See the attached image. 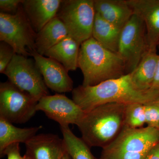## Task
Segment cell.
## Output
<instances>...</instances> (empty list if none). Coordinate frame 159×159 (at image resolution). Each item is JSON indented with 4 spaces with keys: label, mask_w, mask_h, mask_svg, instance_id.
<instances>
[{
    "label": "cell",
    "mask_w": 159,
    "mask_h": 159,
    "mask_svg": "<svg viewBox=\"0 0 159 159\" xmlns=\"http://www.w3.org/2000/svg\"><path fill=\"white\" fill-rule=\"evenodd\" d=\"M72 99L84 112L106 103L145 104L159 97V90H139L132 82L130 74L107 80L93 86H78L72 92Z\"/></svg>",
    "instance_id": "1"
},
{
    "label": "cell",
    "mask_w": 159,
    "mask_h": 159,
    "mask_svg": "<svg viewBox=\"0 0 159 159\" xmlns=\"http://www.w3.org/2000/svg\"><path fill=\"white\" fill-rule=\"evenodd\" d=\"M126 104L106 103L85 112L77 126L90 147L105 148L119 136L125 125Z\"/></svg>",
    "instance_id": "2"
},
{
    "label": "cell",
    "mask_w": 159,
    "mask_h": 159,
    "mask_svg": "<svg viewBox=\"0 0 159 159\" xmlns=\"http://www.w3.org/2000/svg\"><path fill=\"white\" fill-rule=\"evenodd\" d=\"M78 67L83 75V86H93L126 74L122 57L102 47L93 37L80 45Z\"/></svg>",
    "instance_id": "3"
},
{
    "label": "cell",
    "mask_w": 159,
    "mask_h": 159,
    "mask_svg": "<svg viewBox=\"0 0 159 159\" xmlns=\"http://www.w3.org/2000/svg\"><path fill=\"white\" fill-rule=\"evenodd\" d=\"M158 142L159 128L147 126L134 129L124 125L113 142L102 148L99 159H143L148 150Z\"/></svg>",
    "instance_id": "4"
},
{
    "label": "cell",
    "mask_w": 159,
    "mask_h": 159,
    "mask_svg": "<svg viewBox=\"0 0 159 159\" xmlns=\"http://www.w3.org/2000/svg\"><path fill=\"white\" fill-rule=\"evenodd\" d=\"M36 34L22 4L16 14L0 12V41L11 46L16 54L31 56L36 51Z\"/></svg>",
    "instance_id": "5"
},
{
    "label": "cell",
    "mask_w": 159,
    "mask_h": 159,
    "mask_svg": "<svg viewBox=\"0 0 159 159\" xmlns=\"http://www.w3.org/2000/svg\"><path fill=\"white\" fill-rule=\"evenodd\" d=\"M96 14L94 0H64L57 16L69 35L81 45L92 37Z\"/></svg>",
    "instance_id": "6"
},
{
    "label": "cell",
    "mask_w": 159,
    "mask_h": 159,
    "mask_svg": "<svg viewBox=\"0 0 159 159\" xmlns=\"http://www.w3.org/2000/svg\"><path fill=\"white\" fill-rule=\"evenodd\" d=\"M3 74L11 83L38 101L49 95L48 88L34 58L15 54Z\"/></svg>",
    "instance_id": "7"
},
{
    "label": "cell",
    "mask_w": 159,
    "mask_h": 159,
    "mask_svg": "<svg viewBox=\"0 0 159 159\" xmlns=\"http://www.w3.org/2000/svg\"><path fill=\"white\" fill-rule=\"evenodd\" d=\"M38 102L9 80L0 84V118L12 123H26L37 111Z\"/></svg>",
    "instance_id": "8"
},
{
    "label": "cell",
    "mask_w": 159,
    "mask_h": 159,
    "mask_svg": "<svg viewBox=\"0 0 159 159\" xmlns=\"http://www.w3.org/2000/svg\"><path fill=\"white\" fill-rule=\"evenodd\" d=\"M147 51L145 24L134 14L121 30L119 41L118 54L125 62L126 74L136 69Z\"/></svg>",
    "instance_id": "9"
},
{
    "label": "cell",
    "mask_w": 159,
    "mask_h": 159,
    "mask_svg": "<svg viewBox=\"0 0 159 159\" xmlns=\"http://www.w3.org/2000/svg\"><path fill=\"white\" fill-rule=\"evenodd\" d=\"M36 110L42 111L49 119L59 123L61 127L78 125L85 114L73 99L61 94L42 98L38 102Z\"/></svg>",
    "instance_id": "10"
},
{
    "label": "cell",
    "mask_w": 159,
    "mask_h": 159,
    "mask_svg": "<svg viewBox=\"0 0 159 159\" xmlns=\"http://www.w3.org/2000/svg\"><path fill=\"white\" fill-rule=\"evenodd\" d=\"M48 88L57 93H69L74 89V82L68 71L60 63L34 51L31 53Z\"/></svg>",
    "instance_id": "11"
},
{
    "label": "cell",
    "mask_w": 159,
    "mask_h": 159,
    "mask_svg": "<svg viewBox=\"0 0 159 159\" xmlns=\"http://www.w3.org/2000/svg\"><path fill=\"white\" fill-rule=\"evenodd\" d=\"M134 14L145 24L148 51L157 52L159 43V0H126Z\"/></svg>",
    "instance_id": "12"
},
{
    "label": "cell",
    "mask_w": 159,
    "mask_h": 159,
    "mask_svg": "<svg viewBox=\"0 0 159 159\" xmlns=\"http://www.w3.org/2000/svg\"><path fill=\"white\" fill-rule=\"evenodd\" d=\"M25 144L31 159H61L66 152L63 139L54 134H36Z\"/></svg>",
    "instance_id": "13"
},
{
    "label": "cell",
    "mask_w": 159,
    "mask_h": 159,
    "mask_svg": "<svg viewBox=\"0 0 159 159\" xmlns=\"http://www.w3.org/2000/svg\"><path fill=\"white\" fill-rule=\"evenodd\" d=\"M61 0H23L22 5L34 31L38 33L57 16Z\"/></svg>",
    "instance_id": "14"
},
{
    "label": "cell",
    "mask_w": 159,
    "mask_h": 159,
    "mask_svg": "<svg viewBox=\"0 0 159 159\" xmlns=\"http://www.w3.org/2000/svg\"><path fill=\"white\" fill-rule=\"evenodd\" d=\"M94 3L97 13L121 29L134 14L126 0H94Z\"/></svg>",
    "instance_id": "15"
},
{
    "label": "cell",
    "mask_w": 159,
    "mask_h": 159,
    "mask_svg": "<svg viewBox=\"0 0 159 159\" xmlns=\"http://www.w3.org/2000/svg\"><path fill=\"white\" fill-rule=\"evenodd\" d=\"M68 32L63 23L55 16L36 34V51L41 55L68 36Z\"/></svg>",
    "instance_id": "16"
},
{
    "label": "cell",
    "mask_w": 159,
    "mask_h": 159,
    "mask_svg": "<svg viewBox=\"0 0 159 159\" xmlns=\"http://www.w3.org/2000/svg\"><path fill=\"white\" fill-rule=\"evenodd\" d=\"M159 60L157 52L148 50L145 52L137 67L129 74L136 88L142 91L151 89Z\"/></svg>",
    "instance_id": "17"
},
{
    "label": "cell",
    "mask_w": 159,
    "mask_h": 159,
    "mask_svg": "<svg viewBox=\"0 0 159 159\" xmlns=\"http://www.w3.org/2000/svg\"><path fill=\"white\" fill-rule=\"evenodd\" d=\"M81 45L68 35L46 52L44 56L57 61L67 70H76L78 67V57Z\"/></svg>",
    "instance_id": "18"
},
{
    "label": "cell",
    "mask_w": 159,
    "mask_h": 159,
    "mask_svg": "<svg viewBox=\"0 0 159 159\" xmlns=\"http://www.w3.org/2000/svg\"><path fill=\"white\" fill-rule=\"evenodd\" d=\"M42 128V126L30 128L16 127L11 122L0 118V156L7 146L15 143L25 144Z\"/></svg>",
    "instance_id": "19"
},
{
    "label": "cell",
    "mask_w": 159,
    "mask_h": 159,
    "mask_svg": "<svg viewBox=\"0 0 159 159\" xmlns=\"http://www.w3.org/2000/svg\"><path fill=\"white\" fill-rule=\"evenodd\" d=\"M121 30L107 21L96 12L92 37L102 47L118 54Z\"/></svg>",
    "instance_id": "20"
},
{
    "label": "cell",
    "mask_w": 159,
    "mask_h": 159,
    "mask_svg": "<svg viewBox=\"0 0 159 159\" xmlns=\"http://www.w3.org/2000/svg\"><path fill=\"white\" fill-rule=\"evenodd\" d=\"M66 152L72 159H99L91 152L90 147L82 138L76 136L69 126L61 127Z\"/></svg>",
    "instance_id": "21"
},
{
    "label": "cell",
    "mask_w": 159,
    "mask_h": 159,
    "mask_svg": "<svg viewBox=\"0 0 159 159\" xmlns=\"http://www.w3.org/2000/svg\"><path fill=\"white\" fill-rule=\"evenodd\" d=\"M146 124L144 104L133 103L126 104L125 126L130 128L143 127Z\"/></svg>",
    "instance_id": "22"
},
{
    "label": "cell",
    "mask_w": 159,
    "mask_h": 159,
    "mask_svg": "<svg viewBox=\"0 0 159 159\" xmlns=\"http://www.w3.org/2000/svg\"><path fill=\"white\" fill-rule=\"evenodd\" d=\"M147 126L159 128V97L144 104Z\"/></svg>",
    "instance_id": "23"
},
{
    "label": "cell",
    "mask_w": 159,
    "mask_h": 159,
    "mask_svg": "<svg viewBox=\"0 0 159 159\" xmlns=\"http://www.w3.org/2000/svg\"><path fill=\"white\" fill-rule=\"evenodd\" d=\"M14 49L5 42L0 43V73L3 74L13 58L15 54Z\"/></svg>",
    "instance_id": "24"
},
{
    "label": "cell",
    "mask_w": 159,
    "mask_h": 159,
    "mask_svg": "<svg viewBox=\"0 0 159 159\" xmlns=\"http://www.w3.org/2000/svg\"><path fill=\"white\" fill-rule=\"evenodd\" d=\"M23 0H1V12L9 14L16 13L19 8L21 5Z\"/></svg>",
    "instance_id": "25"
},
{
    "label": "cell",
    "mask_w": 159,
    "mask_h": 159,
    "mask_svg": "<svg viewBox=\"0 0 159 159\" xmlns=\"http://www.w3.org/2000/svg\"><path fill=\"white\" fill-rule=\"evenodd\" d=\"M5 155L7 156V159H23V157L21 156L20 143H13L7 146L2 157Z\"/></svg>",
    "instance_id": "26"
},
{
    "label": "cell",
    "mask_w": 159,
    "mask_h": 159,
    "mask_svg": "<svg viewBox=\"0 0 159 159\" xmlns=\"http://www.w3.org/2000/svg\"><path fill=\"white\" fill-rule=\"evenodd\" d=\"M144 159H159V142L148 150Z\"/></svg>",
    "instance_id": "27"
},
{
    "label": "cell",
    "mask_w": 159,
    "mask_h": 159,
    "mask_svg": "<svg viewBox=\"0 0 159 159\" xmlns=\"http://www.w3.org/2000/svg\"><path fill=\"white\" fill-rule=\"evenodd\" d=\"M151 89L159 90V60Z\"/></svg>",
    "instance_id": "28"
},
{
    "label": "cell",
    "mask_w": 159,
    "mask_h": 159,
    "mask_svg": "<svg viewBox=\"0 0 159 159\" xmlns=\"http://www.w3.org/2000/svg\"><path fill=\"white\" fill-rule=\"evenodd\" d=\"M61 159H72L69 156L68 154L67 153V152H66L65 153H64V154L63 155L62 158H61Z\"/></svg>",
    "instance_id": "29"
},
{
    "label": "cell",
    "mask_w": 159,
    "mask_h": 159,
    "mask_svg": "<svg viewBox=\"0 0 159 159\" xmlns=\"http://www.w3.org/2000/svg\"><path fill=\"white\" fill-rule=\"evenodd\" d=\"M23 159H31L27 155L25 154L24 156L23 157Z\"/></svg>",
    "instance_id": "30"
},
{
    "label": "cell",
    "mask_w": 159,
    "mask_h": 159,
    "mask_svg": "<svg viewBox=\"0 0 159 159\" xmlns=\"http://www.w3.org/2000/svg\"><path fill=\"white\" fill-rule=\"evenodd\" d=\"M158 46H159V45H158Z\"/></svg>",
    "instance_id": "31"
}]
</instances>
